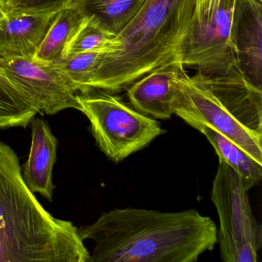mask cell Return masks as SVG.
<instances>
[{
  "label": "cell",
  "instance_id": "cell-1",
  "mask_svg": "<svg viewBox=\"0 0 262 262\" xmlns=\"http://www.w3.org/2000/svg\"><path fill=\"white\" fill-rule=\"evenodd\" d=\"M95 242L88 262H194L217 243V226L197 210L116 208L79 228Z\"/></svg>",
  "mask_w": 262,
  "mask_h": 262
},
{
  "label": "cell",
  "instance_id": "cell-2",
  "mask_svg": "<svg viewBox=\"0 0 262 262\" xmlns=\"http://www.w3.org/2000/svg\"><path fill=\"white\" fill-rule=\"evenodd\" d=\"M70 221L53 217L26 185L19 159L0 141V262H88Z\"/></svg>",
  "mask_w": 262,
  "mask_h": 262
},
{
  "label": "cell",
  "instance_id": "cell-3",
  "mask_svg": "<svg viewBox=\"0 0 262 262\" xmlns=\"http://www.w3.org/2000/svg\"><path fill=\"white\" fill-rule=\"evenodd\" d=\"M196 0H146L101 56L92 90L117 93L152 70L181 62Z\"/></svg>",
  "mask_w": 262,
  "mask_h": 262
},
{
  "label": "cell",
  "instance_id": "cell-4",
  "mask_svg": "<svg viewBox=\"0 0 262 262\" xmlns=\"http://www.w3.org/2000/svg\"><path fill=\"white\" fill-rule=\"evenodd\" d=\"M80 110L90 122L99 149L119 162L166 133L160 122L135 110L115 93L93 90L78 93Z\"/></svg>",
  "mask_w": 262,
  "mask_h": 262
},
{
  "label": "cell",
  "instance_id": "cell-5",
  "mask_svg": "<svg viewBox=\"0 0 262 262\" xmlns=\"http://www.w3.org/2000/svg\"><path fill=\"white\" fill-rule=\"evenodd\" d=\"M248 191L240 174L219 159L211 198L220 222L217 242L223 261H257L261 227L251 211Z\"/></svg>",
  "mask_w": 262,
  "mask_h": 262
},
{
  "label": "cell",
  "instance_id": "cell-6",
  "mask_svg": "<svg viewBox=\"0 0 262 262\" xmlns=\"http://www.w3.org/2000/svg\"><path fill=\"white\" fill-rule=\"evenodd\" d=\"M180 66L173 78L174 115L197 128L206 125L240 146L253 159L262 164V134L241 123L210 91L202 74H187Z\"/></svg>",
  "mask_w": 262,
  "mask_h": 262
},
{
  "label": "cell",
  "instance_id": "cell-7",
  "mask_svg": "<svg viewBox=\"0 0 262 262\" xmlns=\"http://www.w3.org/2000/svg\"><path fill=\"white\" fill-rule=\"evenodd\" d=\"M235 0H211L201 14H193L181 53L184 67L204 76L226 73L239 66L231 34Z\"/></svg>",
  "mask_w": 262,
  "mask_h": 262
},
{
  "label": "cell",
  "instance_id": "cell-8",
  "mask_svg": "<svg viewBox=\"0 0 262 262\" xmlns=\"http://www.w3.org/2000/svg\"><path fill=\"white\" fill-rule=\"evenodd\" d=\"M0 70L33 99L41 114L53 116L69 108L80 110L77 92L50 64L44 65L27 58L0 57Z\"/></svg>",
  "mask_w": 262,
  "mask_h": 262
},
{
  "label": "cell",
  "instance_id": "cell-9",
  "mask_svg": "<svg viewBox=\"0 0 262 262\" xmlns=\"http://www.w3.org/2000/svg\"><path fill=\"white\" fill-rule=\"evenodd\" d=\"M202 76L214 97L231 114L247 128L262 134V89L254 85L240 67L222 74Z\"/></svg>",
  "mask_w": 262,
  "mask_h": 262
},
{
  "label": "cell",
  "instance_id": "cell-10",
  "mask_svg": "<svg viewBox=\"0 0 262 262\" xmlns=\"http://www.w3.org/2000/svg\"><path fill=\"white\" fill-rule=\"evenodd\" d=\"M231 34L241 69L262 89V0H235Z\"/></svg>",
  "mask_w": 262,
  "mask_h": 262
},
{
  "label": "cell",
  "instance_id": "cell-11",
  "mask_svg": "<svg viewBox=\"0 0 262 262\" xmlns=\"http://www.w3.org/2000/svg\"><path fill=\"white\" fill-rule=\"evenodd\" d=\"M57 12H7L0 21V57L33 59Z\"/></svg>",
  "mask_w": 262,
  "mask_h": 262
},
{
  "label": "cell",
  "instance_id": "cell-12",
  "mask_svg": "<svg viewBox=\"0 0 262 262\" xmlns=\"http://www.w3.org/2000/svg\"><path fill=\"white\" fill-rule=\"evenodd\" d=\"M182 62L162 66L139 78L126 89L129 104L139 113L166 120L174 115L173 78Z\"/></svg>",
  "mask_w": 262,
  "mask_h": 262
},
{
  "label": "cell",
  "instance_id": "cell-13",
  "mask_svg": "<svg viewBox=\"0 0 262 262\" xmlns=\"http://www.w3.org/2000/svg\"><path fill=\"white\" fill-rule=\"evenodd\" d=\"M32 142L28 160L24 164L23 177L33 193L53 201L56 186L53 182V166L57 159V139L47 121L33 119Z\"/></svg>",
  "mask_w": 262,
  "mask_h": 262
},
{
  "label": "cell",
  "instance_id": "cell-14",
  "mask_svg": "<svg viewBox=\"0 0 262 262\" xmlns=\"http://www.w3.org/2000/svg\"><path fill=\"white\" fill-rule=\"evenodd\" d=\"M146 0H73L69 6L92 17L102 28L117 36L139 13Z\"/></svg>",
  "mask_w": 262,
  "mask_h": 262
},
{
  "label": "cell",
  "instance_id": "cell-15",
  "mask_svg": "<svg viewBox=\"0 0 262 262\" xmlns=\"http://www.w3.org/2000/svg\"><path fill=\"white\" fill-rule=\"evenodd\" d=\"M198 131L206 137L215 150L219 159L225 161L240 174L244 186L249 191L262 178V164L253 159L240 146L206 125H199Z\"/></svg>",
  "mask_w": 262,
  "mask_h": 262
},
{
  "label": "cell",
  "instance_id": "cell-16",
  "mask_svg": "<svg viewBox=\"0 0 262 262\" xmlns=\"http://www.w3.org/2000/svg\"><path fill=\"white\" fill-rule=\"evenodd\" d=\"M83 18L71 6L60 9L32 59L39 63L50 65L62 59L66 46Z\"/></svg>",
  "mask_w": 262,
  "mask_h": 262
},
{
  "label": "cell",
  "instance_id": "cell-17",
  "mask_svg": "<svg viewBox=\"0 0 262 262\" xmlns=\"http://www.w3.org/2000/svg\"><path fill=\"white\" fill-rule=\"evenodd\" d=\"M37 113L33 99L0 70V128H26Z\"/></svg>",
  "mask_w": 262,
  "mask_h": 262
},
{
  "label": "cell",
  "instance_id": "cell-18",
  "mask_svg": "<svg viewBox=\"0 0 262 262\" xmlns=\"http://www.w3.org/2000/svg\"><path fill=\"white\" fill-rule=\"evenodd\" d=\"M102 53L100 52L74 53L62 57L50 65L67 77L77 93H88L93 90L90 83L99 67Z\"/></svg>",
  "mask_w": 262,
  "mask_h": 262
},
{
  "label": "cell",
  "instance_id": "cell-19",
  "mask_svg": "<svg viewBox=\"0 0 262 262\" xmlns=\"http://www.w3.org/2000/svg\"><path fill=\"white\" fill-rule=\"evenodd\" d=\"M116 36L102 28L93 18L84 16L66 46L62 57L82 52L105 53L113 47Z\"/></svg>",
  "mask_w": 262,
  "mask_h": 262
},
{
  "label": "cell",
  "instance_id": "cell-20",
  "mask_svg": "<svg viewBox=\"0 0 262 262\" xmlns=\"http://www.w3.org/2000/svg\"><path fill=\"white\" fill-rule=\"evenodd\" d=\"M73 0H5L7 11L13 13H38L59 11Z\"/></svg>",
  "mask_w": 262,
  "mask_h": 262
},
{
  "label": "cell",
  "instance_id": "cell-21",
  "mask_svg": "<svg viewBox=\"0 0 262 262\" xmlns=\"http://www.w3.org/2000/svg\"><path fill=\"white\" fill-rule=\"evenodd\" d=\"M211 0H196V7L194 10L195 14H201L203 13L208 6L211 4Z\"/></svg>",
  "mask_w": 262,
  "mask_h": 262
},
{
  "label": "cell",
  "instance_id": "cell-22",
  "mask_svg": "<svg viewBox=\"0 0 262 262\" xmlns=\"http://www.w3.org/2000/svg\"><path fill=\"white\" fill-rule=\"evenodd\" d=\"M7 9L6 7L5 0H0V21L7 16Z\"/></svg>",
  "mask_w": 262,
  "mask_h": 262
}]
</instances>
